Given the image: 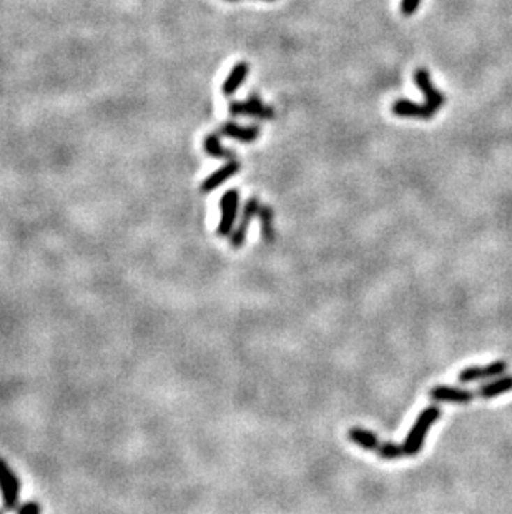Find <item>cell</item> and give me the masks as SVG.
Instances as JSON below:
<instances>
[{"label":"cell","instance_id":"cell-1","mask_svg":"<svg viewBox=\"0 0 512 514\" xmlns=\"http://www.w3.org/2000/svg\"><path fill=\"white\" fill-rule=\"evenodd\" d=\"M441 418V409L439 406H428L423 411L419 413V416L416 418L413 428L407 433L402 449H405L406 456H416L419 455L421 449H423L424 439H426L428 431L434 426V423Z\"/></svg>","mask_w":512,"mask_h":514},{"label":"cell","instance_id":"cell-2","mask_svg":"<svg viewBox=\"0 0 512 514\" xmlns=\"http://www.w3.org/2000/svg\"><path fill=\"white\" fill-rule=\"evenodd\" d=\"M349 441L358 444L359 448L366 449V451L376 453L377 456H381L383 460H398V458L406 456L405 449L402 446H398L394 443H386L381 441L377 436L370 430H364L361 426H353L348 431Z\"/></svg>","mask_w":512,"mask_h":514},{"label":"cell","instance_id":"cell-3","mask_svg":"<svg viewBox=\"0 0 512 514\" xmlns=\"http://www.w3.org/2000/svg\"><path fill=\"white\" fill-rule=\"evenodd\" d=\"M228 110L229 115L233 116H251V119L258 120L275 119V109L268 107L258 93H251L246 100H233L229 103Z\"/></svg>","mask_w":512,"mask_h":514},{"label":"cell","instance_id":"cell-4","mask_svg":"<svg viewBox=\"0 0 512 514\" xmlns=\"http://www.w3.org/2000/svg\"><path fill=\"white\" fill-rule=\"evenodd\" d=\"M0 496H2L3 509L14 511L19 504L20 481L10 466L7 464V461L2 458H0Z\"/></svg>","mask_w":512,"mask_h":514},{"label":"cell","instance_id":"cell-5","mask_svg":"<svg viewBox=\"0 0 512 514\" xmlns=\"http://www.w3.org/2000/svg\"><path fill=\"white\" fill-rule=\"evenodd\" d=\"M238 205H240V192L235 188L228 190L223 197H221L220 209H221V218L218 223V233L220 236H229L235 230V220L238 215Z\"/></svg>","mask_w":512,"mask_h":514},{"label":"cell","instance_id":"cell-6","mask_svg":"<svg viewBox=\"0 0 512 514\" xmlns=\"http://www.w3.org/2000/svg\"><path fill=\"white\" fill-rule=\"evenodd\" d=\"M414 84L418 85L421 92H423L424 98H426L424 105L428 107V110L431 112V115L434 116L446 103V97L439 92V90L434 87L431 75H429L426 68H418V70L414 72Z\"/></svg>","mask_w":512,"mask_h":514},{"label":"cell","instance_id":"cell-7","mask_svg":"<svg viewBox=\"0 0 512 514\" xmlns=\"http://www.w3.org/2000/svg\"><path fill=\"white\" fill-rule=\"evenodd\" d=\"M507 370V363L504 360H497L489 363L485 366H467L459 373V383H474L479 379H489L502 377V373Z\"/></svg>","mask_w":512,"mask_h":514},{"label":"cell","instance_id":"cell-8","mask_svg":"<svg viewBox=\"0 0 512 514\" xmlns=\"http://www.w3.org/2000/svg\"><path fill=\"white\" fill-rule=\"evenodd\" d=\"M259 206H262V203H259V200L256 197H251L250 200L245 203V209H243L240 223H238V227L233 230L232 236H229V245H232L233 248H240V246L245 245L246 232H248L250 222L255 215H258Z\"/></svg>","mask_w":512,"mask_h":514},{"label":"cell","instance_id":"cell-9","mask_svg":"<svg viewBox=\"0 0 512 514\" xmlns=\"http://www.w3.org/2000/svg\"><path fill=\"white\" fill-rule=\"evenodd\" d=\"M429 396L434 401H441V403H454V405H469L474 400V393L462 390L458 386H444V384H437L429 390Z\"/></svg>","mask_w":512,"mask_h":514},{"label":"cell","instance_id":"cell-10","mask_svg":"<svg viewBox=\"0 0 512 514\" xmlns=\"http://www.w3.org/2000/svg\"><path fill=\"white\" fill-rule=\"evenodd\" d=\"M218 133L223 137L235 138V140L250 144V142H255L256 138H259V135H262V128H259L258 125H248V127H243V125H238L235 122H228V123L221 125Z\"/></svg>","mask_w":512,"mask_h":514},{"label":"cell","instance_id":"cell-11","mask_svg":"<svg viewBox=\"0 0 512 514\" xmlns=\"http://www.w3.org/2000/svg\"><path fill=\"white\" fill-rule=\"evenodd\" d=\"M393 114L398 116H402V119H421V120H429L432 119L431 112L428 110V107L419 105L413 100H407V98H398L396 102L393 103Z\"/></svg>","mask_w":512,"mask_h":514},{"label":"cell","instance_id":"cell-12","mask_svg":"<svg viewBox=\"0 0 512 514\" xmlns=\"http://www.w3.org/2000/svg\"><path fill=\"white\" fill-rule=\"evenodd\" d=\"M238 172H240V163H238L236 160H232V162H228L227 165L218 168L215 174H211L205 181H203V183H202V193L213 192V190L221 187V185H223L228 179L235 176Z\"/></svg>","mask_w":512,"mask_h":514},{"label":"cell","instance_id":"cell-13","mask_svg":"<svg viewBox=\"0 0 512 514\" xmlns=\"http://www.w3.org/2000/svg\"><path fill=\"white\" fill-rule=\"evenodd\" d=\"M509 391H512V375H509V377H497L494 381L481 384L477 388L476 395L483 400H492Z\"/></svg>","mask_w":512,"mask_h":514},{"label":"cell","instance_id":"cell-14","mask_svg":"<svg viewBox=\"0 0 512 514\" xmlns=\"http://www.w3.org/2000/svg\"><path fill=\"white\" fill-rule=\"evenodd\" d=\"M250 73V63L248 62H238L235 67L232 68V72L228 73L227 80L223 82V95L225 97H232L238 89L241 87L243 82L246 80Z\"/></svg>","mask_w":512,"mask_h":514},{"label":"cell","instance_id":"cell-15","mask_svg":"<svg viewBox=\"0 0 512 514\" xmlns=\"http://www.w3.org/2000/svg\"><path fill=\"white\" fill-rule=\"evenodd\" d=\"M220 133L215 132V133H210V135L205 137V140H203V149H205V152L208 155H211L213 158H220V160H228V162H232V160H235L236 153L232 152V150L225 149V146H221V142H220Z\"/></svg>","mask_w":512,"mask_h":514},{"label":"cell","instance_id":"cell-16","mask_svg":"<svg viewBox=\"0 0 512 514\" xmlns=\"http://www.w3.org/2000/svg\"><path fill=\"white\" fill-rule=\"evenodd\" d=\"M258 217L259 222H262V235L263 240L266 243H271L275 240V227H273V218H275V211H273L271 206H259L258 211Z\"/></svg>","mask_w":512,"mask_h":514},{"label":"cell","instance_id":"cell-17","mask_svg":"<svg viewBox=\"0 0 512 514\" xmlns=\"http://www.w3.org/2000/svg\"><path fill=\"white\" fill-rule=\"evenodd\" d=\"M421 2H423V0H401V6H399L401 14L405 17L414 15L416 12H418Z\"/></svg>","mask_w":512,"mask_h":514},{"label":"cell","instance_id":"cell-18","mask_svg":"<svg viewBox=\"0 0 512 514\" xmlns=\"http://www.w3.org/2000/svg\"><path fill=\"white\" fill-rule=\"evenodd\" d=\"M19 514H40V506H38V503H36V501H29V503H25L20 508Z\"/></svg>","mask_w":512,"mask_h":514},{"label":"cell","instance_id":"cell-19","mask_svg":"<svg viewBox=\"0 0 512 514\" xmlns=\"http://www.w3.org/2000/svg\"><path fill=\"white\" fill-rule=\"evenodd\" d=\"M264 2H275V0H264Z\"/></svg>","mask_w":512,"mask_h":514},{"label":"cell","instance_id":"cell-20","mask_svg":"<svg viewBox=\"0 0 512 514\" xmlns=\"http://www.w3.org/2000/svg\"><path fill=\"white\" fill-rule=\"evenodd\" d=\"M228 2H238V0H228Z\"/></svg>","mask_w":512,"mask_h":514},{"label":"cell","instance_id":"cell-21","mask_svg":"<svg viewBox=\"0 0 512 514\" xmlns=\"http://www.w3.org/2000/svg\"><path fill=\"white\" fill-rule=\"evenodd\" d=\"M0 514H2V513H0Z\"/></svg>","mask_w":512,"mask_h":514}]
</instances>
